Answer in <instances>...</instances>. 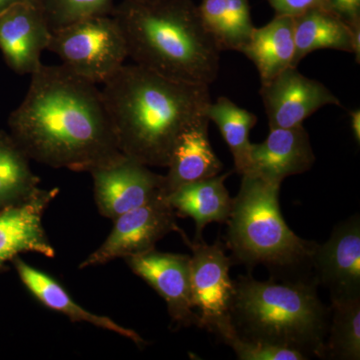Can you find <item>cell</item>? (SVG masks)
<instances>
[{
  "label": "cell",
  "instance_id": "obj_18",
  "mask_svg": "<svg viewBox=\"0 0 360 360\" xmlns=\"http://www.w3.org/2000/svg\"><path fill=\"white\" fill-rule=\"evenodd\" d=\"M295 54L293 68L309 53L319 49H335L354 53L360 60V30H352L347 23L326 8H314L293 18Z\"/></svg>",
  "mask_w": 360,
  "mask_h": 360
},
{
  "label": "cell",
  "instance_id": "obj_22",
  "mask_svg": "<svg viewBox=\"0 0 360 360\" xmlns=\"http://www.w3.org/2000/svg\"><path fill=\"white\" fill-rule=\"evenodd\" d=\"M11 134L0 130V212L20 205L40 191V179Z\"/></svg>",
  "mask_w": 360,
  "mask_h": 360
},
{
  "label": "cell",
  "instance_id": "obj_30",
  "mask_svg": "<svg viewBox=\"0 0 360 360\" xmlns=\"http://www.w3.org/2000/svg\"><path fill=\"white\" fill-rule=\"evenodd\" d=\"M18 2H30V4L39 6L40 0H0V11L13 6V4H18Z\"/></svg>",
  "mask_w": 360,
  "mask_h": 360
},
{
  "label": "cell",
  "instance_id": "obj_2",
  "mask_svg": "<svg viewBox=\"0 0 360 360\" xmlns=\"http://www.w3.org/2000/svg\"><path fill=\"white\" fill-rule=\"evenodd\" d=\"M103 84L120 150L146 167H167L180 135L210 120L208 85L177 82L135 63Z\"/></svg>",
  "mask_w": 360,
  "mask_h": 360
},
{
  "label": "cell",
  "instance_id": "obj_10",
  "mask_svg": "<svg viewBox=\"0 0 360 360\" xmlns=\"http://www.w3.org/2000/svg\"><path fill=\"white\" fill-rule=\"evenodd\" d=\"M259 94L269 129L298 127L324 106H341L340 99L326 85L304 77L296 68L262 84Z\"/></svg>",
  "mask_w": 360,
  "mask_h": 360
},
{
  "label": "cell",
  "instance_id": "obj_8",
  "mask_svg": "<svg viewBox=\"0 0 360 360\" xmlns=\"http://www.w3.org/2000/svg\"><path fill=\"white\" fill-rule=\"evenodd\" d=\"M176 213L160 194L155 200L116 217L108 238L79 264L80 269L103 265L117 259L155 250L156 243L172 231H181Z\"/></svg>",
  "mask_w": 360,
  "mask_h": 360
},
{
  "label": "cell",
  "instance_id": "obj_11",
  "mask_svg": "<svg viewBox=\"0 0 360 360\" xmlns=\"http://www.w3.org/2000/svg\"><path fill=\"white\" fill-rule=\"evenodd\" d=\"M129 269L165 300L168 314L179 328L195 326L200 319L191 298V255L155 250L127 258Z\"/></svg>",
  "mask_w": 360,
  "mask_h": 360
},
{
  "label": "cell",
  "instance_id": "obj_20",
  "mask_svg": "<svg viewBox=\"0 0 360 360\" xmlns=\"http://www.w3.org/2000/svg\"><path fill=\"white\" fill-rule=\"evenodd\" d=\"M240 52L257 66L262 84L293 68L295 54L293 18L276 15L266 25L255 27Z\"/></svg>",
  "mask_w": 360,
  "mask_h": 360
},
{
  "label": "cell",
  "instance_id": "obj_21",
  "mask_svg": "<svg viewBox=\"0 0 360 360\" xmlns=\"http://www.w3.org/2000/svg\"><path fill=\"white\" fill-rule=\"evenodd\" d=\"M198 11L220 51L240 52L255 30L248 0H201Z\"/></svg>",
  "mask_w": 360,
  "mask_h": 360
},
{
  "label": "cell",
  "instance_id": "obj_23",
  "mask_svg": "<svg viewBox=\"0 0 360 360\" xmlns=\"http://www.w3.org/2000/svg\"><path fill=\"white\" fill-rule=\"evenodd\" d=\"M210 122L219 127L220 134L233 156L236 172L248 174L250 167V134L257 124V117L250 111L239 108L227 97L220 96L206 110Z\"/></svg>",
  "mask_w": 360,
  "mask_h": 360
},
{
  "label": "cell",
  "instance_id": "obj_17",
  "mask_svg": "<svg viewBox=\"0 0 360 360\" xmlns=\"http://www.w3.org/2000/svg\"><path fill=\"white\" fill-rule=\"evenodd\" d=\"M208 123L210 120H205L180 135L165 175V195L184 184L217 176L224 169L210 146Z\"/></svg>",
  "mask_w": 360,
  "mask_h": 360
},
{
  "label": "cell",
  "instance_id": "obj_14",
  "mask_svg": "<svg viewBox=\"0 0 360 360\" xmlns=\"http://www.w3.org/2000/svg\"><path fill=\"white\" fill-rule=\"evenodd\" d=\"M58 193V187L40 188L30 200L0 212V270L21 253L56 257L42 219L45 210Z\"/></svg>",
  "mask_w": 360,
  "mask_h": 360
},
{
  "label": "cell",
  "instance_id": "obj_5",
  "mask_svg": "<svg viewBox=\"0 0 360 360\" xmlns=\"http://www.w3.org/2000/svg\"><path fill=\"white\" fill-rule=\"evenodd\" d=\"M281 186L258 175H243L226 221L232 262L248 269L264 265L281 281L314 279L309 276L319 243L300 238L286 224L279 205Z\"/></svg>",
  "mask_w": 360,
  "mask_h": 360
},
{
  "label": "cell",
  "instance_id": "obj_13",
  "mask_svg": "<svg viewBox=\"0 0 360 360\" xmlns=\"http://www.w3.org/2000/svg\"><path fill=\"white\" fill-rule=\"evenodd\" d=\"M314 279L333 297L360 296V219L354 214L336 225L330 238L317 245L312 258Z\"/></svg>",
  "mask_w": 360,
  "mask_h": 360
},
{
  "label": "cell",
  "instance_id": "obj_15",
  "mask_svg": "<svg viewBox=\"0 0 360 360\" xmlns=\"http://www.w3.org/2000/svg\"><path fill=\"white\" fill-rule=\"evenodd\" d=\"M315 160L309 135L303 125L270 129L264 142L251 144L248 174L283 184L286 177L309 172Z\"/></svg>",
  "mask_w": 360,
  "mask_h": 360
},
{
  "label": "cell",
  "instance_id": "obj_28",
  "mask_svg": "<svg viewBox=\"0 0 360 360\" xmlns=\"http://www.w3.org/2000/svg\"><path fill=\"white\" fill-rule=\"evenodd\" d=\"M326 4L352 30H360V0H326Z\"/></svg>",
  "mask_w": 360,
  "mask_h": 360
},
{
  "label": "cell",
  "instance_id": "obj_7",
  "mask_svg": "<svg viewBox=\"0 0 360 360\" xmlns=\"http://www.w3.org/2000/svg\"><path fill=\"white\" fill-rule=\"evenodd\" d=\"M182 238L193 251L191 255V298L198 309L200 328L219 336L224 341L236 331L231 319L234 281L229 270L233 264L220 241L207 245L191 241L184 232Z\"/></svg>",
  "mask_w": 360,
  "mask_h": 360
},
{
  "label": "cell",
  "instance_id": "obj_1",
  "mask_svg": "<svg viewBox=\"0 0 360 360\" xmlns=\"http://www.w3.org/2000/svg\"><path fill=\"white\" fill-rule=\"evenodd\" d=\"M7 124L30 160L47 167L90 172L122 155L101 90L63 65L32 73Z\"/></svg>",
  "mask_w": 360,
  "mask_h": 360
},
{
  "label": "cell",
  "instance_id": "obj_19",
  "mask_svg": "<svg viewBox=\"0 0 360 360\" xmlns=\"http://www.w3.org/2000/svg\"><path fill=\"white\" fill-rule=\"evenodd\" d=\"M231 172L179 187L167 198L177 217H191L195 222L194 241L202 240V232L212 222H226L231 215L232 198L225 186Z\"/></svg>",
  "mask_w": 360,
  "mask_h": 360
},
{
  "label": "cell",
  "instance_id": "obj_9",
  "mask_svg": "<svg viewBox=\"0 0 360 360\" xmlns=\"http://www.w3.org/2000/svg\"><path fill=\"white\" fill-rule=\"evenodd\" d=\"M94 200L99 213L115 220L165 194V175L155 174L148 167L122 155L92 169Z\"/></svg>",
  "mask_w": 360,
  "mask_h": 360
},
{
  "label": "cell",
  "instance_id": "obj_25",
  "mask_svg": "<svg viewBox=\"0 0 360 360\" xmlns=\"http://www.w3.org/2000/svg\"><path fill=\"white\" fill-rule=\"evenodd\" d=\"M51 32L82 18L94 15H110L115 0H40Z\"/></svg>",
  "mask_w": 360,
  "mask_h": 360
},
{
  "label": "cell",
  "instance_id": "obj_4",
  "mask_svg": "<svg viewBox=\"0 0 360 360\" xmlns=\"http://www.w3.org/2000/svg\"><path fill=\"white\" fill-rule=\"evenodd\" d=\"M314 279L259 281L240 276L234 281L231 319L239 336L300 350L322 359L329 310Z\"/></svg>",
  "mask_w": 360,
  "mask_h": 360
},
{
  "label": "cell",
  "instance_id": "obj_27",
  "mask_svg": "<svg viewBox=\"0 0 360 360\" xmlns=\"http://www.w3.org/2000/svg\"><path fill=\"white\" fill-rule=\"evenodd\" d=\"M276 15L295 18L310 9L326 8V0H267ZM328 9V8H326Z\"/></svg>",
  "mask_w": 360,
  "mask_h": 360
},
{
  "label": "cell",
  "instance_id": "obj_3",
  "mask_svg": "<svg viewBox=\"0 0 360 360\" xmlns=\"http://www.w3.org/2000/svg\"><path fill=\"white\" fill-rule=\"evenodd\" d=\"M111 15L135 65L187 84L217 79L221 51L191 0H123Z\"/></svg>",
  "mask_w": 360,
  "mask_h": 360
},
{
  "label": "cell",
  "instance_id": "obj_29",
  "mask_svg": "<svg viewBox=\"0 0 360 360\" xmlns=\"http://www.w3.org/2000/svg\"><path fill=\"white\" fill-rule=\"evenodd\" d=\"M350 118H352V129L355 141L357 143L360 142V110H355L350 112Z\"/></svg>",
  "mask_w": 360,
  "mask_h": 360
},
{
  "label": "cell",
  "instance_id": "obj_12",
  "mask_svg": "<svg viewBox=\"0 0 360 360\" xmlns=\"http://www.w3.org/2000/svg\"><path fill=\"white\" fill-rule=\"evenodd\" d=\"M51 37V27L39 6L18 2L0 11V51L18 75H32L39 70Z\"/></svg>",
  "mask_w": 360,
  "mask_h": 360
},
{
  "label": "cell",
  "instance_id": "obj_6",
  "mask_svg": "<svg viewBox=\"0 0 360 360\" xmlns=\"http://www.w3.org/2000/svg\"><path fill=\"white\" fill-rule=\"evenodd\" d=\"M47 51L94 84L105 82L129 58L122 30L111 14L89 16L53 30Z\"/></svg>",
  "mask_w": 360,
  "mask_h": 360
},
{
  "label": "cell",
  "instance_id": "obj_26",
  "mask_svg": "<svg viewBox=\"0 0 360 360\" xmlns=\"http://www.w3.org/2000/svg\"><path fill=\"white\" fill-rule=\"evenodd\" d=\"M224 343L229 345L240 360H307L304 354L295 348L274 345L266 341L248 340L241 338L236 331L225 338Z\"/></svg>",
  "mask_w": 360,
  "mask_h": 360
},
{
  "label": "cell",
  "instance_id": "obj_16",
  "mask_svg": "<svg viewBox=\"0 0 360 360\" xmlns=\"http://www.w3.org/2000/svg\"><path fill=\"white\" fill-rule=\"evenodd\" d=\"M13 262L25 288L47 309L65 314L71 321L89 322L96 328L129 338L137 347H141L146 345V341L136 331L123 328L108 317L92 314L80 307L68 290L49 274L26 264L20 257H16Z\"/></svg>",
  "mask_w": 360,
  "mask_h": 360
},
{
  "label": "cell",
  "instance_id": "obj_24",
  "mask_svg": "<svg viewBox=\"0 0 360 360\" xmlns=\"http://www.w3.org/2000/svg\"><path fill=\"white\" fill-rule=\"evenodd\" d=\"M322 359H360V296L331 298V317Z\"/></svg>",
  "mask_w": 360,
  "mask_h": 360
}]
</instances>
